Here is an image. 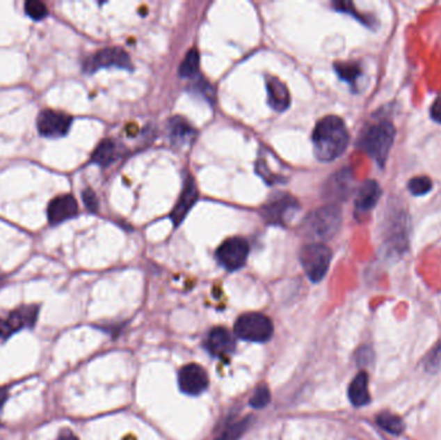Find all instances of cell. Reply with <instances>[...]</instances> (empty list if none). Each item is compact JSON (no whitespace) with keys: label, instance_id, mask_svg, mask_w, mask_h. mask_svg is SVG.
Masks as SVG:
<instances>
[{"label":"cell","instance_id":"cell-1","mask_svg":"<svg viewBox=\"0 0 441 440\" xmlns=\"http://www.w3.org/2000/svg\"><path fill=\"white\" fill-rule=\"evenodd\" d=\"M350 141L346 124L339 116L328 115L319 120L314 132V151L319 160L333 162L344 154Z\"/></svg>","mask_w":441,"mask_h":440},{"label":"cell","instance_id":"cell-13","mask_svg":"<svg viewBox=\"0 0 441 440\" xmlns=\"http://www.w3.org/2000/svg\"><path fill=\"white\" fill-rule=\"evenodd\" d=\"M353 175L350 168L338 171L326 185V196L333 201H344L353 191Z\"/></svg>","mask_w":441,"mask_h":440},{"label":"cell","instance_id":"cell-4","mask_svg":"<svg viewBox=\"0 0 441 440\" xmlns=\"http://www.w3.org/2000/svg\"><path fill=\"white\" fill-rule=\"evenodd\" d=\"M330 260L332 251L323 243H310L300 249V264L311 282H320L326 276Z\"/></svg>","mask_w":441,"mask_h":440},{"label":"cell","instance_id":"cell-8","mask_svg":"<svg viewBox=\"0 0 441 440\" xmlns=\"http://www.w3.org/2000/svg\"><path fill=\"white\" fill-rule=\"evenodd\" d=\"M105 68H119V69L131 70L132 62L124 49L113 47V48H105L98 51L96 54L87 58L83 65V70L88 74L96 72L99 69H105Z\"/></svg>","mask_w":441,"mask_h":440},{"label":"cell","instance_id":"cell-12","mask_svg":"<svg viewBox=\"0 0 441 440\" xmlns=\"http://www.w3.org/2000/svg\"><path fill=\"white\" fill-rule=\"evenodd\" d=\"M79 211L77 199L71 194L58 195L54 198L47 208L48 223L51 226L60 225L65 221L74 219Z\"/></svg>","mask_w":441,"mask_h":440},{"label":"cell","instance_id":"cell-26","mask_svg":"<svg viewBox=\"0 0 441 440\" xmlns=\"http://www.w3.org/2000/svg\"><path fill=\"white\" fill-rule=\"evenodd\" d=\"M25 12L29 17H31L35 21H42V19L48 17V15H49L45 3L36 1V0H27L25 3Z\"/></svg>","mask_w":441,"mask_h":440},{"label":"cell","instance_id":"cell-18","mask_svg":"<svg viewBox=\"0 0 441 440\" xmlns=\"http://www.w3.org/2000/svg\"><path fill=\"white\" fill-rule=\"evenodd\" d=\"M169 137L175 146H189L196 139V131L182 118H173L169 123Z\"/></svg>","mask_w":441,"mask_h":440},{"label":"cell","instance_id":"cell-24","mask_svg":"<svg viewBox=\"0 0 441 440\" xmlns=\"http://www.w3.org/2000/svg\"><path fill=\"white\" fill-rule=\"evenodd\" d=\"M335 69L341 79L346 80L351 84L355 83L362 74L358 63H335Z\"/></svg>","mask_w":441,"mask_h":440},{"label":"cell","instance_id":"cell-7","mask_svg":"<svg viewBox=\"0 0 441 440\" xmlns=\"http://www.w3.org/2000/svg\"><path fill=\"white\" fill-rule=\"evenodd\" d=\"M298 212L300 203L291 195L278 193L273 195L262 207L261 214L266 222L282 226L288 225Z\"/></svg>","mask_w":441,"mask_h":440},{"label":"cell","instance_id":"cell-3","mask_svg":"<svg viewBox=\"0 0 441 440\" xmlns=\"http://www.w3.org/2000/svg\"><path fill=\"white\" fill-rule=\"evenodd\" d=\"M395 134L396 131L394 124L380 120L378 123L371 124L364 131L359 145L380 167H383L395 141Z\"/></svg>","mask_w":441,"mask_h":440},{"label":"cell","instance_id":"cell-6","mask_svg":"<svg viewBox=\"0 0 441 440\" xmlns=\"http://www.w3.org/2000/svg\"><path fill=\"white\" fill-rule=\"evenodd\" d=\"M235 335L239 338L252 341V343H266L271 338L274 332V326L268 317L250 313L239 317L234 327Z\"/></svg>","mask_w":441,"mask_h":440},{"label":"cell","instance_id":"cell-11","mask_svg":"<svg viewBox=\"0 0 441 440\" xmlns=\"http://www.w3.org/2000/svg\"><path fill=\"white\" fill-rule=\"evenodd\" d=\"M178 385L187 395H199L208 388L209 379L202 366L187 364L178 373Z\"/></svg>","mask_w":441,"mask_h":440},{"label":"cell","instance_id":"cell-14","mask_svg":"<svg viewBox=\"0 0 441 440\" xmlns=\"http://www.w3.org/2000/svg\"><path fill=\"white\" fill-rule=\"evenodd\" d=\"M198 198H199V193H198V187L195 185L194 178L191 176H187L182 194L179 196V201L177 202L173 211L170 213V217L175 222V225H179L184 221L186 214L193 208Z\"/></svg>","mask_w":441,"mask_h":440},{"label":"cell","instance_id":"cell-16","mask_svg":"<svg viewBox=\"0 0 441 440\" xmlns=\"http://www.w3.org/2000/svg\"><path fill=\"white\" fill-rule=\"evenodd\" d=\"M380 187L377 181L367 180L362 182L360 189L358 190V194L355 198V208L356 211L369 212L376 207L380 198Z\"/></svg>","mask_w":441,"mask_h":440},{"label":"cell","instance_id":"cell-9","mask_svg":"<svg viewBox=\"0 0 441 440\" xmlns=\"http://www.w3.org/2000/svg\"><path fill=\"white\" fill-rule=\"evenodd\" d=\"M71 123L72 118L70 115L51 109L42 110L36 119L38 132L40 136L48 139H58L66 136L70 131Z\"/></svg>","mask_w":441,"mask_h":440},{"label":"cell","instance_id":"cell-29","mask_svg":"<svg viewBox=\"0 0 441 440\" xmlns=\"http://www.w3.org/2000/svg\"><path fill=\"white\" fill-rule=\"evenodd\" d=\"M439 366H441V343L438 345V347L433 350L431 356H430V363H428V367L431 368H438Z\"/></svg>","mask_w":441,"mask_h":440},{"label":"cell","instance_id":"cell-19","mask_svg":"<svg viewBox=\"0 0 441 440\" xmlns=\"http://www.w3.org/2000/svg\"><path fill=\"white\" fill-rule=\"evenodd\" d=\"M350 400L355 407H362L368 404L371 400L369 390H368V375L365 372H360L348 388Z\"/></svg>","mask_w":441,"mask_h":440},{"label":"cell","instance_id":"cell-2","mask_svg":"<svg viewBox=\"0 0 441 440\" xmlns=\"http://www.w3.org/2000/svg\"><path fill=\"white\" fill-rule=\"evenodd\" d=\"M342 223V212L335 204L321 207L311 212L303 222V233L314 243H321L333 238Z\"/></svg>","mask_w":441,"mask_h":440},{"label":"cell","instance_id":"cell-5","mask_svg":"<svg viewBox=\"0 0 441 440\" xmlns=\"http://www.w3.org/2000/svg\"><path fill=\"white\" fill-rule=\"evenodd\" d=\"M40 311L39 305H22L0 317V343H4L13 335L24 329L34 328Z\"/></svg>","mask_w":441,"mask_h":440},{"label":"cell","instance_id":"cell-21","mask_svg":"<svg viewBox=\"0 0 441 440\" xmlns=\"http://www.w3.org/2000/svg\"><path fill=\"white\" fill-rule=\"evenodd\" d=\"M377 423L380 425L383 430H386L391 434H401L404 432V423L400 417H397L395 414H390V412H383V414L377 416Z\"/></svg>","mask_w":441,"mask_h":440},{"label":"cell","instance_id":"cell-10","mask_svg":"<svg viewBox=\"0 0 441 440\" xmlns=\"http://www.w3.org/2000/svg\"><path fill=\"white\" fill-rule=\"evenodd\" d=\"M249 255V244L243 238L226 239L217 249V260L226 270L235 272L244 266Z\"/></svg>","mask_w":441,"mask_h":440},{"label":"cell","instance_id":"cell-23","mask_svg":"<svg viewBox=\"0 0 441 440\" xmlns=\"http://www.w3.org/2000/svg\"><path fill=\"white\" fill-rule=\"evenodd\" d=\"M253 417H247L239 423H232L230 425L229 427L225 430V432L220 434V437L216 440H239L244 432H247L248 427L250 426Z\"/></svg>","mask_w":441,"mask_h":440},{"label":"cell","instance_id":"cell-30","mask_svg":"<svg viewBox=\"0 0 441 440\" xmlns=\"http://www.w3.org/2000/svg\"><path fill=\"white\" fill-rule=\"evenodd\" d=\"M431 118L435 122L441 123V93L440 96L435 100L433 107H431Z\"/></svg>","mask_w":441,"mask_h":440},{"label":"cell","instance_id":"cell-17","mask_svg":"<svg viewBox=\"0 0 441 440\" xmlns=\"http://www.w3.org/2000/svg\"><path fill=\"white\" fill-rule=\"evenodd\" d=\"M267 96L271 107L282 113L285 111L291 105V95L287 86L278 78L267 79Z\"/></svg>","mask_w":441,"mask_h":440},{"label":"cell","instance_id":"cell-15","mask_svg":"<svg viewBox=\"0 0 441 440\" xmlns=\"http://www.w3.org/2000/svg\"><path fill=\"white\" fill-rule=\"evenodd\" d=\"M207 347L216 356H226L235 350L234 336L226 328H214L207 340Z\"/></svg>","mask_w":441,"mask_h":440},{"label":"cell","instance_id":"cell-20","mask_svg":"<svg viewBox=\"0 0 441 440\" xmlns=\"http://www.w3.org/2000/svg\"><path fill=\"white\" fill-rule=\"evenodd\" d=\"M118 158V148L116 143L110 139L99 142L97 148L93 151L90 162L97 164L99 167H109Z\"/></svg>","mask_w":441,"mask_h":440},{"label":"cell","instance_id":"cell-25","mask_svg":"<svg viewBox=\"0 0 441 440\" xmlns=\"http://www.w3.org/2000/svg\"><path fill=\"white\" fill-rule=\"evenodd\" d=\"M431 189H433V182L428 177H415L408 184V190L415 196L428 194Z\"/></svg>","mask_w":441,"mask_h":440},{"label":"cell","instance_id":"cell-22","mask_svg":"<svg viewBox=\"0 0 441 440\" xmlns=\"http://www.w3.org/2000/svg\"><path fill=\"white\" fill-rule=\"evenodd\" d=\"M200 63V56L196 52V49H191L186 54L185 60L181 63L179 75L184 78H191L198 74Z\"/></svg>","mask_w":441,"mask_h":440},{"label":"cell","instance_id":"cell-31","mask_svg":"<svg viewBox=\"0 0 441 440\" xmlns=\"http://www.w3.org/2000/svg\"><path fill=\"white\" fill-rule=\"evenodd\" d=\"M56 440H79L78 439V437L74 434V432L69 430V429H63L60 434H58V437H57V439Z\"/></svg>","mask_w":441,"mask_h":440},{"label":"cell","instance_id":"cell-32","mask_svg":"<svg viewBox=\"0 0 441 440\" xmlns=\"http://www.w3.org/2000/svg\"><path fill=\"white\" fill-rule=\"evenodd\" d=\"M9 391L7 388H0V417H1V412H3V408L8 400Z\"/></svg>","mask_w":441,"mask_h":440},{"label":"cell","instance_id":"cell-33","mask_svg":"<svg viewBox=\"0 0 441 440\" xmlns=\"http://www.w3.org/2000/svg\"><path fill=\"white\" fill-rule=\"evenodd\" d=\"M6 283H7V276L3 275V274H0V290L6 285Z\"/></svg>","mask_w":441,"mask_h":440},{"label":"cell","instance_id":"cell-28","mask_svg":"<svg viewBox=\"0 0 441 440\" xmlns=\"http://www.w3.org/2000/svg\"><path fill=\"white\" fill-rule=\"evenodd\" d=\"M81 199H83V203L89 212L96 213L98 211L99 204H98L97 195L95 194V191L92 189H89V187L84 189L81 193Z\"/></svg>","mask_w":441,"mask_h":440},{"label":"cell","instance_id":"cell-27","mask_svg":"<svg viewBox=\"0 0 441 440\" xmlns=\"http://www.w3.org/2000/svg\"><path fill=\"white\" fill-rule=\"evenodd\" d=\"M270 399H271L270 390L266 388V386H259V388H257L256 391H255L252 399H250V405H252L253 408H264V407H266V405L270 403Z\"/></svg>","mask_w":441,"mask_h":440}]
</instances>
